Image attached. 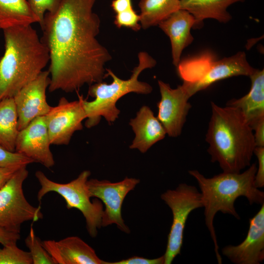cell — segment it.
I'll use <instances>...</instances> for the list:
<instances>
[{
  "mask_svg": "<svg viewBox=\"0 0 264 264\" xmlns=\"http://www.w3.org/2000/svg\"><path fill=\"white\" fill-rule=\"evenodd\" d=\"M244 0H180V9L185 10L194 17L195 25L206 19H213L226 23L232 16L227 11L231 4Z\"/></svg>",
  "mask_w": 264,
  "mask_h": 264,
  "instance_id": "20",
  "label": "cell"
},
{
  "mask_svg": "<svg viewBox=\"0 0 264 264\" xmlns=\"http://www.w3.org/2000/svg\"><path fill=\"white\" fill-rule=\"evenodd\" d=\"M42 244L55 264H108L97 256L91 246L77 236L58 241L45 240Z\"/></svg>",
  "mask_w": 264,
  "mask_h": 264,
  "instance_id": "16",
  "label": "cell"
},
{
  "mask_svg": "<svg viewBox=\"0 0 264 264\" xmlns=\"http://www.w3.org/2000/svg\"><path fill=\"white\" fill-rule=\"evenodd\" d=\"M50 145L44 116H41L19 131L16 141L15 152L49 169L55 164Z\"/></svg>",
  "mask_w": 264,
  "mask_h": 264,
  "instance_id": "14",
  "label": "cell"
},
{
  "mask_svg": "<svg viewBox=\"0 0 264 264\" xmlns=\"http://www.w3.org/2000/svg\"><path fill=\"white\" fill-rule=\"evenodd\" d=\"M0 247V264H32L29 252L25 251L13 243Z\"/></svg>",
  "mask_w": 264,
  "mask_h": 264,
  "instance_id": "25",
  "label": "cell"
},
{
  "mask_svg": "<svg viewBox=\"0 0 264 264\" xmlns=\"http://www.w3.org/2000/svg\"><path fill=\"white\" fill-rule=\"evenodd\" d=\"M28 175L26 166L16 171L0 190V227L20 233L22 224L43 218L41 207H34L26 200L23 183Z\"/></svg>",
  "mask_w": 264,
  "mask_h": 264,
  "instance_id": "9",
  "label": "cell"
},
{
  "mask_svg": "<svg viewBox=\"0 0 264 264\" xmlns=\"http://www.w3.org/2000/svg\"><path fill=\"white\" fill-rule=\"evenodd\" d=\"M129 124L135 133L130 148L138 149L142 153H146L166 134L161 122L147 106H143L139 109L136 117L131 119Z\"/></svg>",
  "mask_w": 264,
  "mask_h": 264,
  "instance_id": "18",
  "label": "cell"
},
{
  "mask_svg": "<svg viewBox=\"0 0 264 264\" xmlns=\"http://www.w3.org/2000/svg\"><path fill=\"white\" fill-rule=\"evenodd\" d=\"M252 129L256 147H264V119L258 122Z\"/></svg>",
  "mask_w": 264,
  "mask_h": 264,
  "instance_id": "32",
  "label": "cell"
},
{
  "mask_svg": "<svg viewBox=\"0 0 264 264\" xmlns=\"http://www.w3.org/2000/svg\"><path fill=\"white\" fill-rule=\"evenodd\" d=\"M83 98L79 95L78 100L70 102L63 97L44 116L51 145L68 144L73 133L83 129L87 118Z\"/></svg>",
  "mask_w": 264,
  "mask_h": 264,
  "instance_id": "11",
  "label": "cell"
},
{
  "mask_svg": "<svg viewBox=\"0 0 264 264\" xmlns=\"http://www.w3.org/2000/svg\"><path fill=\"white\" fill-rule=\"evenodd\" d=\"M249 77L251 80L249 91L239 99L227 101L226 106L239 109L253 129L264 119V70L255 68Z\"/></svg>",
  "mask_w": 264,
  "mask_h": 264,
  "instance_id": "19",
  "label": "cell"
},
{
  "mask_svg": "<svg viewBox=\"0 0 264 264\" xmlns=\"http://www.w3.org/2000/svg\"><path fill=\"white\" fill-rule=\"evenodd\" d=\"M111 6L117 14L132 8V0H113Z\"/></svg>",
  "mask_w": 264,
  "mask_h": 264,
  "instance_id": "34",
  "label": "cell"
},
{
  "mask_svg": "<svg viewBox=\"0 0 264 264\" xmlns=\"http://www.w3.org/2000/svg\"><path fill=\"white\" fill-rule=\"evenodd\" d=\"M176 67L182 85L191 97L217 81L240 75L249 77L255 70L242 51L219 60L203 54L180 61Z\"/></svg>",
  "mask_w": 264,
  "mask_h": 264,
  "instance_id": "6",
  "label": "cell"
},
{
  "mask_svg": "<svg viewBox=\"0 0 264 264\" xmlns=\"http://www.w3.org/2000/svg\"><path fill=\"white\" fill-rule=\"evenodd\" d=\"M34 14L39 20L41 27L43 25L46 11L53 14L59 9L63 0H27Z\"/></svg>",
  "mask_w": 264,
  "mask_h": 264,
  "instance_id": "26",
  "label": "cell"
},
{
  "mask_svg": "<svg viewBox=\"0 0 264 264\" xmlns=\"http://www.w3.org/2000/svg\"><path fill=\"white\" fill-rule=\"evenodd\" d=\"M140 15L134 11L133 7L127 10L116 14L114 23L117 27H126L134 31L140 29Z\"/></svg>",
  "mask_w": 264,
  "mask_h": 264,
  "instance_id": "28",
  "label": "cell"
},
{
  "mask_svg": "<svg viewBox=\"0 0 264 264\" xmlns=\"http://www.w3.org/2000/svg\"><path fill=\"white\" fill-rule=\"evenodd\" d=\"M164 255L157 258L152 259L134 256L117 262L111 263L108 262V264H164Z\"/></svg>",
  "mask_w": 264,
  "mask_h": 264,
  "instance_id": "30",
  "label": "cell"
},
{
  "mask_svg": "<svg viewBox=\"0 0 264 264\" xmlns=\"http://www.w3.org/2000/svg\"><path fill=\"white\" fill-rule=\"evenodd\" d=\"M161 198L170 207L173 221L168 236L164 264H171L180 254L184 231L190 214L194 210L203 207L201 195L194 186L182 183L173 190H168L161 195Z\"/></svg>",
  "mask_w": 264,
  "mask_h": 264,
  "instance_id": "8",
  "label": "cell"
},
{
  "mask_svg": "<svg viewBox=\"0 0 264 264\" xmlns=\"http://www.w3.org/2000/svg\"><path fill=\"white\" fill-rule=\"evenodd\" d=\"M25 244L29 249L33 264H55L51 256L44 247L42 242L35 233L31 226L29 234L25 239Z\"/></svg>",
  "mask_w": 264,
  "mask_h": 264,
  "instance_id": "24",
  "label": "cell"
},
{
  "mask_svg": "<svg viewBox=\"0 0 264 264\" xmlns=\"http://www.w3.org/2000/svg\"><path fill=\"white\" fill-rule=\"evenodd\" d=\"M21 167H5L0 166V190L15 172Z\"/></svg>",
  "mask_w": 264,
  "mask_h": 264,
  "instance_id": "33",
  "label": "cell"
},
{
  "mask_svg": "<svg viewBox=\"0 0 264 264\" xmlns=\"http://www.w3.org/2000/svg\"><path fill=\"white\" fill-rule=\"evenodd\" d=\"M195 23V19L191 14L185 10L179 9L158 24L170 38L173 64L176 66L180 62L183 49L194 40L190 30Z\"/></svg>",
  "mask_w": 264,
  "mask_h": 264,
  "instance_id": "17",
  "label": "cell"
},
{
  "mask_svg": "<svg viewBox=\"0 0 264 264\" xmlns=\"http://www.w3.org/2000/svg\"><path fill=\"white\" fill-rule=\"evenodd\" d=\"M90 172L85 170L75 179L67 183H60L49 179L41 171L35 173V176L41 186L37 193V199L41 202L48 193L54 192L61 196L65 200L67 209L76 208L84 216L89 235L95 238L98 229L102 226L103 206L99 199L90 200L87 182Z\"/></svg>",
  "mask_w": 264,
  "mask_h": 264,
  "instance_id": "7",
  "label": "cell"
},
{
  "mask_svg": "<svg viewBox=\"0 0 264 264\" xmlns=\"http://www.w3.org/2000/svg\"><path fill=\"white\" fill-rule=\"evenodd\" d=\"M34 161L26 156L8 151L0 145V166L5 167H22Z\"/></svg>",
  "mask_w": 264,
  "mask_h": 264,
  "instance_id": "27",
  "label": "cell"
},
{
  "mask_svg": "<svg viewBox=\"0 0 264 264\" xmlns=\"http://www.w3.org/2000/svg\"><path fill=\"white\" fill-rule=\"evenodd\" d=\"M48 70L42 71L32 82L22 88L14 97L19 131L35 118L45 116L51 107L46 101V90L50 83Z\"/></svg>",
  "mask_w": 264,
  "mask_h": 264,
  "instance_id": "13",
  "label": "cell"
},
{
  "mask_svg": "<svg viewBox=\"0 0 264 264\" xmlns=\"http://www.w3.org/2000/svg\"><path fill=\"white\" fill-rule=\"evenodd\" d=\"M96 0H63L53 14L46 12L41 38L50 56V92L77 91L103 81L111 59L97 39L101 21L93 7Z\"/></svg>",
  "mask_w": 264,
  "mask_h": 264,
  "instance_id": "1",
  "label": "cell"
},
{
  "mask_svg": "<svg viewBox=\"0 0 264 264\" xmlns=\"http://www.w3.org/2000/svg\"><path fill=\"white\" fill-rule=\"evenodd\" d=\"M138 65L132 70L131 77L127 80L118 78L110 69H106L108 76L112 79L110 84L103 81L94 83L88 89V94L94 98L91 101L83 98L82 102L86 114L85 126L90 128L98 124L102 117L109 123H112L118 117L120 111L116 103L125 95L134 92L138 94L150 93L153 88L149 84L139 81L138 76L141 72L154 67L155 60L146 52L138 54Z\"/></svg>",
  "mask_w": 264,
  "mask_h": 264,
  "instance_id": "5",
  "label": "cell"
},
{
  "mask_svg": "<svg viewBox=\"0 0 264 264\" xmlns=\"http://www.w3.org/2000/svg\"><path fill=\"white\" fill-rule=\"evenodd\" d=\"M257 164H251L243 172H224L206 177L197 170L188 171V173L197 180L200 189L204 208L206 225L214 245L217 261L222 264L219 253L215 229L213 224L216 214L220 212L233 216L238 220L240 217L235 207L236 200L240 197H245L250 204L262 205L264 203V192L257 188L254 184Z\"/></svg>",
  "mask_w": 264,
  "mask_h": 264,
  "instance_id": "4",
  "label": "cell"
},
{
  "mask_svg": "<svg viewBox=\"0 0 264 264\" xmlns=\"http://www.w3.org/2000/svg\"><path fill=\"white\" fill-rule=\"evenodd\" d=\"M39 22L27 0H0V29Z\"/></svg>",
  "mask_w": 264,
  "mask_h": 264,
  "instance_id": "21",
  "label": "cell"
},
{
  "mask_svg": "<svg viewBox=\"0 0 264 264\" xmlns=\"http://www.w3.org/2000/svg\"><path fill=\"white\" fill-rule=\"evenodd\" d=\"M138 6L140 25L146 29L158 25L179 10L180 0H141Z\"/></svg>",
  "mask_w": 264,
  "mask_h": 264,
  "instance_id": "22",
  "label": "cell"
},
{
  "mask_svg": "<svg viewBox=\"0 0 264 264\" xmlns=\"http://www.w3.org/2000/svg\"><path fill=\"white\" fill-rule=\"evenodd\" d=\"M211 107L205 136L211 161L223 172L240 173L251 165L256 147L253 131L239 109L212 101Z\"/></svg>",
  "mask_w": 264,
  "mask_h": 264,
  "instance_id": "2",
  "label": "cell"
},
{
  "mask_svg": "<svg viewBox=\"0 0 264 264\" xmlns=\"http://www.w3.org/2000/svg\"><path fill=\"white\" fill-rule=\"evenodd\" d=\"M3 31L5 51L0 60V101L13 97L50 61L47 47L31 25Z\"/></svg>",
  "mask_w": 264,
  "mask_h": 264,
  "instance_id": "3",
  "label": "cell"
},
{
  "mask_svg": "<svg viewBox=\"0 0 264 264\" xmlns=\"http://www.w3.org/2000/svg\"><path fill=\"white\" fill-rule=\"evenodd\" d=\"M254 154L256 156L258 162L254 184L259 189L264 187V147H256Z\"/></svg>",
  "mask_w": 264,
  "mask_h": 264,
  "instance_id": "29",
  "label": "cell"
},
{
  "mask_svg": "<svg viewBox=\"0 0 264 264\" xmlns=\"http://www.w3.org/2000/svg\"><path fill=\"white\" fill-rule=\"evenodd\" d=\"M221 253L235 264H259L264 261V203L249 219L245 239L238 245L224 246L221 249Z\"/></svg>",
  "mask_w": 264,
  "mask_h": 264,
  "instance_id": "15",
  "label": "cell"
},
{
  "mask_svg": "<svg viewBox=\"0 0 264 264\" xmlns=\"http://www.w3.org/2000/svg\"><path fill=\"white\" fill-rule=\"evenodd\" d=\"M161 99L157 103V118L169 136H179L192 107L189 102L191 96L182 84L172 88L169 84L158 81Z\"/></svg>",
  "mask_w": 264,
  "mask_h": 264,
  "instance_id": "12",
  "label": "cell"
},
{
  "mask_svg": "<svg viewBox=\"0 0 264 264\" xmlns=\"http://www.w3.org/2000/svg\"><path fill=\"white\" fill-rule=\"evenodd\" d=\"M20 239V233L10 232L0 227V244L5 245L17 243Z\"/></svg>",
  "mask_w": 264,
  "mask_h": 264,
  "instance_id": "31",
  "label": "cell"
},
{
  "mask_svg": "<svg viewBox=\"0 0 264 264\" xmlns=\"http://www.w3.org/2000/svg\"><path fill=\"white\" fill-rule=\"evenodd\" d=\"M18 118L13 97L0 101V145L9 151L15 152L19 133Z\"/></svg>",
  "mask_w": 264,
  "mask_h": 264,
  "instance_id": "23",
  "label": "cell"
},
{
  "mask_svg": "<svg viewBox=\"0 0 264 264\" xmlns=\"http://www.w3.org/2000/svg\"><path fill=\"white\" fill-rule=\"evenodd\" d=\"M138 179L125 177L123 180L111 182L107 180L90 179L87 182L91 197L100 199L105 204L102 218V226L115 224L122 231L129 233L121 214L122 205L126 196L139 183Z\"/></svg>",
  "mask_w": 264,
  "mask_h": 264,
  "instance_id": "10",
  "label": "cell"
}]
</instances>
